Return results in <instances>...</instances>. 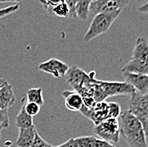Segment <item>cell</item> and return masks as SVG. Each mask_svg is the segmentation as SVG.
I'll return each instance as SVG.
<instances>
[{
    "label": "cell",
    "mask_w": 148,
    "mask_h": 147,
    "mask_svg": "<svg viewBox=\"0 0 148 147\" xmlns=\"http://www.w3.org/2000/svg\"><path fill=\"white\" fill-rule=\"evenodd\" d=\"M0 131H1V129H0Z\"/></svg>",
    "instance_id": "33"
},
{
    "label": "cell",
    "mask_w": 148,
    "mask_h": 147,
    "mask_svg": "<svg viewBox=\"0 0 148 147\" xmlns=\"http://www.w3.org/2000/svg\"><path fill=\"white\" fill-rule=\"evenodd\" d=\"M67 6H68V10H69V15H68V18L71 19H77V15H76V3L77 1L75 0H67L66 1Z\"/></svg>",
    "instance_id": "26"
},
{
    "label": "cell",
    "mask_w": 148,
    "mask_h": 147,
    "mask_svg": "<svg viewBox=\"0 0 148 147\" xmlns=\"http://www.w3.org/2000/svg\"><path fill=\"white\" fill-rule=\"evenodd\" d=\"M23 102H24V99H23ZM15 127L18 128L19 129L30 128V127L34 125L32 118L31 116H29L27 114V112L26 111L24 103L22 104V106H21V108L20 110V112L18 113V115L15 118Z\"/></svg>",
    "instance_id": "17"
},
{
    "label": "cell",
    "mask_w": 148,
    "mask_h": 147,
    "mask_svg": "<svg viewBox=\"0 0 148 147\" xmlns=\"http://www.w3.org/2000/svg\"><path fill=\"white\" fill-rule=\"evenodd\" d=\"M47 11L51 15L61 18H68V15H69L68 6L66 1H59V3L56 6L49 9Z\"/></svg>",
    "instance_id": "20"
},
{
    "label": "cell",
    "mask_w": 148,
    "mask_h": 147,
    "mask_svg": "<svg viewBox=\"0 0 148 147\" xmlns=\"http://www.w3.org/2000/svg\"><path fill=\"white\" fill-rule=\"evenodd\" d=\"M68 69H69V66L67 64L55 58L48 59L45 62L39 64L38 66V70L44 72L45 73L52 75L56 78L65 77Z\"/></svg>",
    "instance_id": "8"
},
{
    "label": "cell",
    "mask_w": 148,
    "mask_h": 147,
    "mask_svg": "<svg viewBox=\"0 0 148 147\" xmlns=\"http://www.w3.org/2000/svg\"><path fill=\"white\" fill-rule=\"evenodd\" d=\"M137 11L140 13H142V14H148V2L140 5V7H138Z\"/></svg>",
    "instance_id": "29"
},
{
    "label": "cell",
    "mask_w": 148,
    "mask_h": 147,
    "mask_svg": "<svg viewBox=\"0 0 148 147\" xmlns=\"http://www.w3.org/2000/svg\"><path fill=\"white\" fill-rule=\"evenodd\" d=\"M10 127V117L8 110L0 109V129H8Z\"/></svg>",
    "instance_id": "23"
},
{
    "label": "cell",
    "mask_w": 148,
    "mask_h": 147,
    "mask_svg": "<svg viewBox=\"0 0 148 147\" xmlns=\"http://www.w3.org/2000/svg\"><path fill=\"white\" fill-rule=\"evenodd\" d=\"M128 111L140 121L148 138V94H140L134 92L130 95Z\"/></svg>",
    "instance_id": "3"
},
{
    "label": "cell",
    "mask_w": 148,
    "mask_h": 147,
    "mask_svg": "<svg viewBox=\"0 0 148 147\" xmlns=\"http://www.w3.org/2000/svg\"><path fill=\"white\" fill-rule=\"evenodd\" d=\"M79 147H117L115 145L96 138L95 136L77 137Z\"/></svg>",
    "instance_id": "15"
},
{
    "label": "cell",
    "mask_w": 148,
    "mask_h": 147,
    "mask_svg": "<svg viewBox=\"0 0 148 147\" xmlns=\"http://www.w3.org/2000/svg\"><path fill=\"white\" fill-rule=\"evenodd\" d=\"M121 12L122 11H116L113 13L98 14L95 15L89 25V29L84 37V40L85 42H89L100 35L106 33L120 15Z\"/></svg>",
    "instance_id": "2"
},
{
    "label": "cell",
    "mask_w": 148,
    "mask_h": 147,
    "mask_svg": "<svg viewBox=\"0 0 148 147\" xmlns=\"http://www.w3.org/2000/svg\"><path fill=\"white\" fill-rule=\"evenodd\" d=\"M94 132L101 139L117 146L120 137L119 120L116 118H108L99 125L95 126Z\"/></svg>",
    "instance_id": "4"
},
{
    "label": "cell",
    "mask_w": 148,
    "mask_h": 147,
    "mask_svg": "<svg viewBox=\"0 0 148 147\" xmlns=\"http://www.w3.org/2000/svg\"><path fill=\"white\" fill-rule=\"evenodd\" d=\"M19 8H20V3H15L14 5H10L9 7L0 9V19L5 17L7 15H11L12 13L17 11L19 10Z\"/></svg>",
    "instance_id": "24"
},
{
    "label": "cell",
    "mask_w": 148,
    "mask_h": 147,
    "mask_svg": "<svg viewBox=\"0 0 148 147\" xmlns=\"http://www.w3.org/2000/svg\"><path fill=\"white\" fill-rule=\"evenodd\" d=\"M56 147H79V145H78V142L77 140V138H71L70 139H68L65 143Z\"/></svg>",
    "instance_id": "28"
},
{
    "label": "cell",
    "mask_w": 148,
    "mask_h": 147,
    "mask_svg": "<svg viewBox=\"0 0 148 147\" xmlns=\"http://www.w3.org/2000/svg\"><path fill=\"white\" fill-rule=\"evenodd\" d=\"M25 101L26 99H24V105H25V109L27 114L32 118L34 116H37L41 110V106L38 105V104L32 103V102H27V101L25 102Z\"/></svg>",
    "instance_id": "22"
},
{
    "label": "cell",
    "mask_w": 148,
    "mask_h": 147,
    "mask_svg": "<svg viewBox=\"0 0 148 147\" xmlns=\"http://www.w3.org/2000/svg\"><path fill=\"white\" fill-rule=\"evenodd\" d=\"M1 137H2V135H1V133H0V139H1Z\"/></svg>",
    "instance_id": "31"
},
{
    "label": "cell",
    "mask_w": 148,
    "mask_h": 147,
    "mask_svg": "<svg viewBox=\"0 0 148 147\" xmlns=\"http://www.w3.org/2000/svg\"><path fill=\"white\" fill-rule=\"evenodd\" d=\"M107 114L109 118H116L118 119L121 114V106L116 102H109L107 103Z\"/></svg>",
    "instance_id": "21"
},
{
    "label": "cell",
    "mask_w": 148,
    "mask_h": 147,
    "mask_svg": "<svg viewBox=\"0 0 148 147\" xmlns=\"http://www.w3.org/2000/svg\"><path fill=\"white\" fill-rule=\"evenodd\" d=\"M119 133L130 147H148L147 136L140 121L129 111L119 116Z\"/></svg>",
    "instance_id": "1"
},
{
    "label": "cell",
    "mask_w": 148,
    "mask_h": 147,
    "mask_svg": "<svg viewBox=\"0 0 148 147\" xmlns=\"http://www.w3.org/2000/svg\"><path fill=\"white\" fill-rule=\"evenodd\" d=\"M62 97L65 100V106L71 111H79L84 105L82 96L75 91H64Z\"/></svg>",
    "instance_id": "12"
},
{
    "label": "cell",
    "mask_w": 148,
    "mask_h": 147,
    "mask_svg": "<svg viewBox=\"0 0 148 147\" xmlns=\"http://www.w3.org/2000/svg\"><path fill=\"white\" fill-rule=\"evenodd\" d=\"M0 3H1V2H0Z\"/></svg>",
    "instance_id": "34"
},
{
    "label": "cell",
    "mask_w": 148,
    "mask_h": 147,
    "mask_svg": "<svg viewBox=\"0 0 148 147\" xmlns=\"http://www.w3.org/2000/svg\"><path fill=\"white\" fill-rule=\"evenodd\" d=\"M84 117L89 118L95 124V126L99 125L105 120L108 119L107 114V103L105 101L97 102L93 109H87L84 105L79 111Z\"/></svg>",
    "instance_id": "9"
},
{
    "label": "cell",
    "mask_w": 148,
    "mask_h": 147,
    "mask_svg": "<svg viewBox=\"0 0 148 147\" xmlns=\"http://www.w3.org/2000/svg\"><path fill=\"white\" fill-rule=\"evenodd\" d=\"M129 0H95L91 1L89 5V15H96L98 14L113 13L122 11L128 4Z\"/></svg>",
    "instance_id": "6"
},
{
    "label": "cell",
    "mask_w": 148,
    "mask_h": 147,
    "mask_svg": "<svg viewBox=\"0 0 148 147\" xmlns=\"http://www.w3.org/2000/svg\"><path fill=\"white\" fill-rule=\"evenodd\" d=\"M15 102V95L12 85L5 83L0 88V109L8 110Z\"/></svg>",
    "instance_id": "13"
},
{
    "label": "cell",
    "mask_w": 148,
    "mask_h": 147,
    "mask_svg": "<svg viewBox=\"0 0 148 147\" xmlns=\"http://www.w3.org/2000/svg\"><path fill=\"white\" fill-rule=\"evenodd\" d=\"M91 1L78 0L76 3V15L77 18L81 21H86L89 15V5Z\"/></svg>",
    "instance_id": "18"
},
{
    "label": "cell",
    "mask_w": 148,
    "mask_h": 147,
    "mask_svg": "<svg viewBox=\"0 0 148 147\" xmlns=\"http://www.w3.org/2000/svg\"><path fill=\"white\" fill-rule=\"evenodd\" d=\"M125 82L130 84L140 94H148V75L123 72Z\"/></svg>",
    "instance_id": "10"
},
{
    "label": "cell",
    "mask_w": 148,
    "mask_h": 147,
    "mask_svg": "<svg viewBox=\"0 0 148 147\" xmlns=\"http://www.w3.org/2000/svg\"><path fill=\"white\" fill-rule=\"evenodd\" d=\"M65 79L66 83L73 88L75 92H77L95 79V72L86 73L78 66H72L65 75Z\"/></svg>",
    "instance_id": "5"
},
{
    "label": "cell",
    "mask_w": 148,
    "mask_h": 147,
    "mask_svg": "<svg viewBox=\"0 0 148 147\" xmlns=\"http://www.w3.org/2000/svg\"><path fill=\"white\" fill-rule=\"evenodd\" d=\"M83 102H84V106L87 109H89V110L93 109L97 103L93 97H84Z\"/></svg>",
    "instance_id": "27"
},
{
    "label": "cell",
    "mask_w": 148,
    "mask_h": 147,
    "mask_svg": "<svg viewBox=\"0 0 148 147\" xmlns=\"http://www.w3.org/2000/svg\"><path fill=\"white\" fill-rule=\"evenodd\" d=\"M8 82L5 80V79H3V78H0V88H2L5 83H7Z\"/></svg>",
    "instance_id": "30"
},
{
    "label": "cell",
    "mask_w": 148,
    "mask_h": 147,
    "mask_svg": "<svg viewBox=\"0 0 148 147\" xmlns=\"http://www.w3.org/2000/svg\"><path fill=\"white\" fill-rule=\"evenodd\" d=\"M27 101L38 104V105H44L43 89L41 88H31L27 92Z\"/></svg>",
    "instance_id": "19"
},
{
    "label": "cell",
    "mask_w": 148,
    "mask_h": 147,
    "mask_svg": "<svg viewBox=\"0 0 148 147\" xmlns=\"http://www.w3.org/2000/svg\"><path fill=\"white\" fill-rule=\"evenodd\" d=\"M98 83L102 92L104 100L116 95H132L135 92L134 88L126 82L99 80Z\"/></svg>",
    "instance_id": "7"
},
{
    "label": "cell",
    "mask_w": 148,
    "mask_h": 147,
    "mask_svg": "<svg viewBox=\"0 0 148 147\" xmlns=\"http://www.w3.org/2000/svg\"><path fill=\"white\" fill-rule=\"evenodd\" d=\"M122 72L148 75V62H140L130 59L128 64L123 66Z\"/></svg>",
    "instance_id": "16"
},
{
    "label": "cell",
    "mask_w": 148,
    "mask_h": 147,
    "mask_svg": "<svg viewBox=\"0 0 148 147\" xmlns=\"http://www.w3.org/2000/svg\"><path fill=\"white\" fill-rule=\"evenodd\" d=\"M30 147H54L51 146L49 143H48L47 141H45V139L37 133L35 139L32 142V144L31 145Z\"/></svg>",
    "instance_id": "25"
},
{
    "label": "cell",
    "mask_w": 148,
    "mask_h": 147,
    "mask_svg": "<svg viewBox=\"0 0 148 147\" xmlns=\"http://www.w3.org/2000/svg\"><path fill=\"white\" fill-rule=\"evenodd\" d=\"M37 133L35 125L27 129H19V135L15 142L16 146L19 147H30L35 139Z\"/></svg>",
    "instance_id": "14"
},
{
    "label": "cell",
    "mask_w": 148,
    "mask_h": 147,
    "mask_svg": "<svg viewBox=\"0 0 148 147\" xmlns=\"http://www.w3.org/2000/svg\"><path fill=\"white\" fill-rule=\"evenodd\" d=\"M131 59L140 62H148V41L147 38L140 37L136 39Z\"/></svg>",
    "instance_id": "11"
},
{
    "label": "cell",
    "mask_w": 148,
    "mask_h": 147,
    "mask_svg": "<svg viewBox=\"0 0 148 147\" xmlns=\"http://www.w3.org/2000/svg\"><path fill=\"white\" fill-rule=\"evenodd\" d=\"M117 146V147H120V146H118V145H117V146Z\"/></svg>",
    "instance_id": "32"
}]
</instances>
